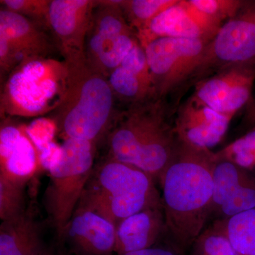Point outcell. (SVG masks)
<instances>
[{
	"label": "cell",
	"mask_w": 255,
	"mask_h": 255,
	"mask_svg": "<svg viewBox=\"0 0 255 255\" xmlns=\"http://www.w3.org/2000/svg\"><path fill=\"white\" fill-rule=\"evenodd\" d=\"M232 118L191 98L178 112L174 130L182 141L209 150L222 140Z\"/></svg>",
	"instance_id": "cell-14"
},
{
	"label": "cell",
	"mask_w": 255,
	"mask_h": 255,
	"mask_svg": "<svg viewBox=\"0 0 255 255\" xmlns=\"http://www.w3.org/2000/svg\"><path fill=\"white\" fill-rule=\"evenodd\" d=\"M122 255H177L172 250L162 247H151L141 251L131 252Z\"/></svg>",
	"instance_id": "cell-30"
},
{
	"label": "cell",
	"mask_w": 255,
	"mask_h": 255,
	"mask_svg": "<svg viewBox=\"0 0 255 255\" xmlns=\"http://www.w3.org/2000/svg\"><path fill=\"white\" fill-rule=\"evenodd\" d=\"M209 42L162 37L143 47L157 100L195 75Z\"/></svg>",
	"instance_id": "cell-7"
},
{
	"label": "cell",
	"mask_w": 255,
	"mask_h": 255,
	"mask_svg": "<svg viewBox=\"0 0 255 255\" xmlns=\"http://www.w3.org/2000/svg\"><path fill=\"white\" fill-rule=\"evenodd\" d=\"M255 63V1H244L233 17L223 23L208 43L196 73Z\"/></svg>",
	"instance_id": "cell-8"
},
{
	"label": "cell",
	"mask_w": 255,
	"mask_h": 255,
	"mask_svg": "<svg viewBox=\"0 0 255 255\" xmlns=\"http://www.w3.org/2000/svg\"><path fill=\"white\" fill-rule=\"evenodd\" d=\"M216 162L207 149L180 140L159 180L166 232L182 251L194 244L211 215Z\"/></svg>",
	"instance_id": "cell-1"
},
{
	"label": "cell",
	"mask_w": 255,
	"mask_h": 255,
	"mask_svg": "<svg viewBox=\"0 0 255 255\" xmlns=\"http://www.w3.org/2000/svg\"><path fill=\"white\" fill-rule=\"evenodd\" d=\"M50 2L48 0H1V4L4 9L22 15L41 27L49 28Z\"/></svg>",
	"instance_id": "cell-26"
},
{
	"label": "cell",
	"mask_w": 255,
	"mask_h": 255,
	"mask_svg": "<svg viewBox=\"0 0 255 255\" xmlns=\"http://www.w3.org/2000/svg\"><path fill=\"white\" fill-rule=\"evenodd\" d=\"M23 50L10 43L9 40L0 34V71L1 78L9 75L18 65L28 59Z\"/></svg>",
	"instance_id": "cell-28"
},
{
	"label": "cell",
	"mask_w": 255,
	"mask_h": 255,
	"mask_svg": "<svg viewBox=\"0 0 255 255\" xmlns=\"http://www.w3.org/2000/svg\"><path fill=\"white\" fill-rule=\"evenodd\" d=\"M192 248L190 255H237L218 223L201 233Z\"/></svg>",
	"instance_id": "cell-25"
},
{
	"label": "cell",
	"mask_w": 255,
	"mask_h": 255,
	"mask_svg": "<svg viewBox=\"0 0 255 255\" xmlns=\"http://www.w3.org/2000/svg\"><path fill=\"white\" fill-rule=\"evenodd\" d=\"M24 183L0 173V218L8 221L24 214Z\"/></svg>",
	"instance_id": "cell-24"
},
{
	"label": "cell",
	"mask_w": 255,
	"mask_h": 255,
	"mask_svg": "<svg viewBox=\"0 0 255 255\" xmlns=\"http://www.w3.org/2000/svg\"><path fill=\"white\" fill-rule=\"evenodd\" d=\"M55 130H57L56 126L50 118L36 119L26 128V133L36 146L38 152L53 142Z\"/></svg>",
	"instance_id": "cell-29"
},
{
	"label": "cell",
	"mask_w": 255,
	"mask_h": 255,
	"mask_svg": "<svg viewBox=\"0 0 255 255\" xmlns=\"http://www.w3.org/2000/svg\"><path fill=\"white\" fill-rule=\"evenodd\" d=\"M96 1L52 0L48 23L65 61L86 58L85 43Z\"/></svg>",
	"instance_id": "cell-10"
},
{
	"label": "cell",
	"mask_w": 255,
	"mask_h": 255,
	"mask_svg": "<svg viewBox=\"0 0 255 255\" xmlns=\"http://www.w3.org/2000/svg\"><path fill=\"white\" fill-rule=\"evenodd\" d=\"M39 255H63L55 254V253H52V252L48 251V250L44 249Z\"/></svg>",
	"instance_id": "cell-32"
},
{
	"label": "cell",
	"mask_w": 255,
	"mask_h": 255,
	"mask_svg": "<svg viewBox=\"0 0 255 255\" xmlns=\"http://www.w3.org/2000/svg\"><path fill=\"white\" fill-rule=\"evenodd\" d=\"M66 80L64 60L28 58L8 75L1 92V114L34 117L50 113L61 101Z\"/></svg>",
	"instance_id": "cell-5"
},
{
	"label": "cell",
	"mask_w": 255,
	"mask_h": 255,
	"mask_svg": "<svg viewBox=\"0 0 255 255\" xmlns=\"http://www.w3.org/2000/svg\"><path fill=\"white\" fill-rule=\"evenodd\" d=\"M253 209H255L254 183L244 169L231 161L216 157L211 214L219 215L225 221Z\"/></svg>",
	"instance_id": "cell-13"
},
{
	"label": "cell",
	"mask_w": 255,
	"mask_h": 255,
	"mask_svg": "<svg viewBox=\"0 0 255 255\" xmlns=\"http://www.w3.org/2000/svg\"><path fill=\"white\" fill-rule=\"evenodd\" d=\"M155 182L141 169L107 158L94 169L78 205L95 211L117 226L144 210L163 209Z\"/></svg>",
	"instance_id": "cell-4"
},
{
	"label": "cell",
	"mask_w": 255,
	"mask_h": 255,
	"mask_svg": "<svg viewBox=\"0 0 255 255\" xmlns=\"http://www.w3.org/2000/svg\"><path fill=\"white\" fill-rule=\"evenodd\" d=\"M105 137L107 158L134 166L159 181L180 142L162 100L157 99L117 114Z\"/></svg>",
	"instance_id": "cell-2"
},
{
	"label": "cell",
	"mask_w": 255,
	"mask_h": 255,
	"mask_svg": "<svg viewBox=\"0 0 255 255\" xmlns=\"http://www.w3.org/2000/svg\"><path fill=\"white\" fill-rule=\"evenodd\" d=\"M107 80L116 100L131 106L156 99L152 82L122 66L112 71Z\"/></svg>",
	"instance_id": "cell-20"
},
{
	"label": "cell",
	"mask_w": 255,
	"mask_h": 255,
	"mask_svg": "<svg viewBox=\"0 0 255 255\" xmlns=\"http://www.w3.org/2000/svg\"><path fill=\"white\" fill-rule=\"evenodd\" d=\"M255 82V63L233 65L203 80L192 98L216 112L233 117L248 105Z\"/></svg>",
	"instance_id": "cell-9"
},
{
	"label": "cell",
	"mask_w": 255,
	"mask_h": 255,
	"mask_svg": "<svg viewBox=\"0 0 255 255\" xmlns=\"http://www.w3.org/2000/svg\"><path fill=\"white\" fill-rule=\"evenodd\" d=\"M245 123L248 127L253 128V130H255V95H252L251 100L246 106Z\"/></svg>",
	"instance_id": "cell-31"
},
{
	"label": "cell",
	"mask_w": 255,
	"mask_h": 255,
	"mask_svg": "<svg viewBox=\"0 0 255 255\" xmlns=\"http://www.w3.org/2000/svg\"><path fill=\"white\" fill-rule=\"evenodd\" d=\"M43 250L39 225L26 212L2 221L0 255H39Z\"/></svg>",
	"instance_id": "cell-19"
},
{
	"label": "cell",
	"mask_w": 255,
	"mask_h": 255,
	"mask_svg": "<svg viewBox=\"0 0 255 255\" xmlns=\"http://www.w3.org/2000/svg\"><path fill=\"white\" fill-rule=\"evenodd\" d=\"M0 173L26 184L36 172L39 156L26 132L12 125L1 127L0 132Z\"/></svg>",
	"instance_id": "cell-15"
},
{
	"label": "cell",
	"mask_w": 255,
	"mask_h": 255,
	"mask_svg": "<svg viewBox=\"0 0 255 255\" xmlns=\"http://www.w3.org/2000/svg\"><path fill=\"white\" fill-rule=\"evenodd\" d=\"M41 26L4 8L0 10V34L3 35L29 58H46L53 44Z\"/></svg>",
	"instance_id": "cell-17"
},
{
	"label": "cell",
	"mask_w": 255,
	"mask_h": 255,
	"mask_svg": "<svg viewBox=\"0 0 255 255\" xmlns=\"http://www.w3.org/2000/svg\"><path fill=\"white\" fill-rule=\"evenodd\" d=\"M138 43L135 33L112 38L101 36L89 31L85 43L87 63L107 78Z\"/></svg>",
	"instance_id": "cell-18"
},
{
	"label": "cell",
	"mask_w": 255,
	"mask_h": 255,
	"mask_svg": "<svg viewBox=\"0 0 255 255\" xmlns=\"http://www.w3.org/2000/svg\"><path fill=\"white\" fill-rule=\"evenodd\" d=\"M191 4L201 11L219 22L233 17L244 1L238 0H189Z\"/></svg>",
	"instance_id": "cell-27"
},
{
	"label": "cell",
	"mask_w": 255,
	"mask_h": 255,
	"mask_svg": "<svg viewBox=\"0 0 255 255\" xmlns=\"http://www.w3.org/2000/svg\"><path fill=\"white\" fill-rule=\"evenodd\" d=\"M237 255H255V209L218 222Z\"/></svg>",
	"instance_id": "cell-22"
},
{
	"label": "cell",
	"mask_w": 255,
	"mask_h": 255,
	"mask_svg": "<svg viewBox=\"0 0 255 255\" xmlns=\"http://www.w3.org/2000/svg\"><path fill=\"white\" fill-rule=\"evenodd\" d=\"M117 226L95 211L78 205L64 231L73 255H112L115 253Z\"/></svg>",
	"instance_id": "cell-12"
},
{
	"label": "cell",
	"mask_w": 255,
	"mask_h": 255,
	"mask_svg": "<svg viewBox=\"0 0 255 255\" xmlns=\"http://www.w3.org/2000/svg\"><path fill=\"white\" fill-rule=\"evenodd\" d=\"M120 3L121 1H96L90 31L112 38L136 34L128 22Z\"/></svg>",
	"instance_id": "cell-21"
},
{
	"label": "cell",
	"mask_w": 255,
	"mask_h": 255,
	"mask_svg": "<svg viewBox=\"0 0 255 255\" xmlns=\"http://www.w3.org/2000/svg\"><path fill=\"white\" fill-rule=\"evenodd\" d=\"M178 0H128L121 1L120 5L128 22L136 34L164 10Z\"/></svg>",
	"instance_id": "cell-23"
},
{
	"label": "cell",
	"mask_w": 255,
	"mask_h": 255,
	"mask_svg": "<svg viewBox=\"0 0 255 255\" xmlns=\"http://www.w3.org/2000/svg\"><path fill=\"white\" fill-rule=\"evenodd\" d=\"M65 62L66 87L49 118L65 139L97 144L106 137L117 117L115 97L107 78L94 70L86 58Z\"/></svg>",
	"instance_id": "cell-3"
},
{
	"label": "cell",
	"mask_w": 255,
	"mask_h": 255,
	"mask_svg": "<svg viewBox=\"0 0 255 255\" xmlns=\"http://www.w3.org/2000/svg\"><path fill=\"white\" fill-rule=\"evenodd\" d=\"M166 231L162 208L140 211L117 225L115 253L118 255L153 247Z\"/></svg>",
	"instance_id": "cell-16"
},
{
	"label": "cell",
	"mask_w": 255,
	"mask_h": 255,
	"mask_svg": "<svg viewBox=\"0 0 255 255\" xmlns=\"http://www.w3.org/2000/svg\"><path fill=\"white\" fill-rule=\"evenodd\" d=\"M222 23L196 9L190 1H179L154 18L137 34L142 47L157 38H196L211 41Z\"/></svg>",
	"instance_id": "cell-11"
},
{
	"label": "cell",
	"mask_w": 255,
	"mask_h": 255,
	"mask_svg": "<svg viewBox=\"0 0 255 255\" xmlns=\"http://www.w3.org/2000/svg\"><path fill=\"white\" fill-rule=\"evenodd\" d=\"M95 145L88 140L65 139L61 158L49 170L45 205L60 240L93 172Z\"/></svg>",
	"instance_id": "cell-6"
}]
</instances>
